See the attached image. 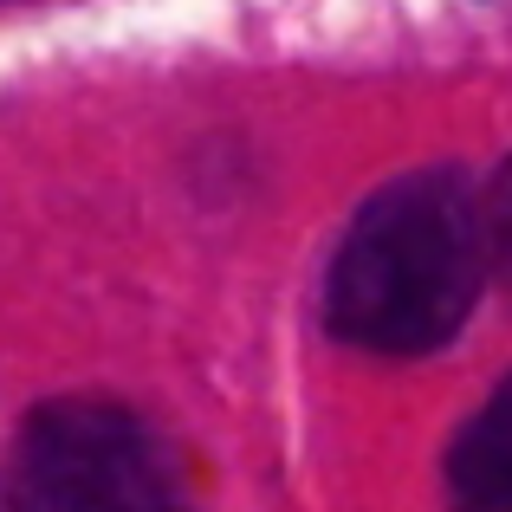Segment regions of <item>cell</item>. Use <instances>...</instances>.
I'll return each mask as SVG.
<instances>
[{
	"mask_svg": "<svg viewBox=\"0 0 512 512\" xmlns=\"http://www.w3.org/2000/svg\"><path fill=\"white\" fill-rule=\"evenodd\" d=\"M0 512H7V506H0Z\"/></svg>",
	"mask_w": 512,
	"mask_h": 512,
	"instance_id": "5b68a950",
	"label": "cell"
},
{
	"mask_svg": "<svg viewBox=\"0 0 512 512\" xmlns=\"http://www.w3.org/2000/svg\"><path fill=\"white\" fill-rule=\"evenodd\" d=\"M454 512H512V376L487 396V409L461 428L448 454Z\"/></svg>",
	"mask_w": 512,
	"mask_h": 512,
	"instance_id": "3957f363",
	"label": "cell"
},
{
	"mask_svg": "<svg viewBox=\"0 0 512 512\" xmlns=\"http://www.w3.org/2000/svg\"><path fill=\"white\" fill-rule=\"evenodd\" d=\"M487 247H493V266H500L506 286H512V163L487 188Z\"/></svg>",
	"mask_w": 512,
	"mask_h": 512,
	"instance_id": "277c9868",
	"label": "cell"
},
{
	"mask_svg": "<svg viewBox=\"0 0 512 512\" xmlns=\"http://www.w3.org/2000/svg\"><path fill=\"white\" fill-rule=\"evenodd\" d=\"M493 266L487 201L461 169H415L376 188L325 273V325L376 357H422L467 325Z\"/></svg>",
	"mask_w": 512,
	"mask_h": 512,
	"instance_id": "6da1fadb",
	"label": "cell"
},
{
	"mask_svg": "<svg viewBox=\"0 0 512 512\" xmlns=\"http://www.w3.org/2000/svg\"><path fill=\"white\" fill-rule=\"evenodd\" d=\"M7 512H195L182 467L143 415L111 396L39 402L20 428Z\"/></svg>",
	"mask_w": 512,
	"mask_h": 512,
	"instance_id": "7a4b0ae2",
	"label": "cell"
}]
</instances>
